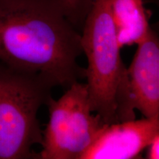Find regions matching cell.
I'll use <instances>...</instances> for the list:
<instances>
[{
	"instance_id": "obj_4",
	"label": "cell",
	"mask_w": 159,
	"mask_h": 159,
	"mask_svg": "<svg viewBox=\"0 0 159 159\" xmlns=\"http://www.w3.org/2000/svg\"><path fill=\"white\" fill-rule=\"evenodd\" d=\"M49 122L42 131L39 159H80L106 123L93 114L86 83L71 84L61 98L47 102Z\"/></svg>"
},
{
	"instance_id": "obj_5",
	"label": "cell",
	"mask_w": 159,
	"mask_h": 159,
	"mask_svg": "<svg viewBox=\"0 0 159 159\" xmlns=\"http://www.w3.org/2000/svg\"><path fill=\"white\" fill-rule=\"evenodd\" d=\"M134 59L123 71L116 94L118 122L136 119L135 109L145 118L159 117V40L151 29L139 43Z\"/></svg>"
},
{
	"instance_id": "obj_9",
	"label": "cell",
	"mask_w": 159,
	"mask_h": 159,
	"mask_svg": "<svg viewBox=\"0 0 159 159\" xmlns=\"http://www.w3.org/2000/svg\"><path fill=\"white\" fill-rule=\"evenodd\" d=\"M147 158L158 159L159 158V134L152 139L151 142L147 147Z\"/></svg>"
},
{
	"instance_id": "obj_3",
	"label": "cell",
	"mask_w": 159,
	"mask_h": 159,
	"mask_svg": "<svg viewBox=\"0 0 159 159\" xmlns=\"http://www.w3.org/2000/svg\"><path fill=\"white\" fill-rule=\"evenodd\" d=\"M111 0H94L81 30V46L88 60L85 78L91 110L105 123L118 122L116 94L123 71Z\"/></svg>"
},
{
	"instance_id": "obj_7",
	"label": "cell",
	"mask_w": 159,
	"mask_h": 159,
	"mask_svg": "<svg viewBox=\"0 0 159 159\" xmlns=\"http://www.w3.org/2000/svg\"><path fill=\"white\" fill-rule=\"evenodd\" d=\"M110 8L121 49L144 41L152 28L143 0H111Z\"/></svg>"
},
{
	"instance_id": "obj_6",
	"label": "cell",
	"mask_w": 159,
	"mask_h": 159,
	"mask_svg": "<svg viewBox=\"0 0 159 159\" xmlns=\"http://www.w3.org/2000/svg\"><path fill=\"white\" fill-rule=\"evenodd\" d=\"M159 134V117L106 125L80 159H134Z\"/></svg>"
},
{
	"instance_id": "obj_2",
	"label": "cell",
	"mask_w": 159,
	"mask_h": 159,
	"mask_svg": "<svg viewBox=\"0 0 159 159\" xmlns=\"http://www.w3.org/2000/svg\"><path fill=\"white\" fill-rule=\"evenodd\" d=\"M53 88L41 75L0 61V159H39L33 149L42 144L38 113Z\"/></svg>"
},
{
	"instance_id": "obj_8",
	"label": "cell",
	"mask_w": 159,
	"mask_h": 159,
	"mask_svg": "<svg viewBox=\"0 0 159 159\" xmlns=\"http://www.w3.org/2000/svg\"><path fill=\"white\" fill-rule=\"evenodd\" d=\"M66 16L77 30L81 33L85 20L94 0H57Z\"/></svg>"
},
{
	"instance_id": "obj_1",
	"label": "cell",
	"mask_w": 159,
	"mask_h": 159,
	"mask_svg": "<svg viewBox=\"0 0 159 159\" xmlns=\"http://www.w3.org/2000/svg\"><path fill=\"white\" fill-rule=\"evenodd\" d=\"M80 32L57 0H0V61L69 88L85 78Z\"/></svg>"
}]
</instances>
